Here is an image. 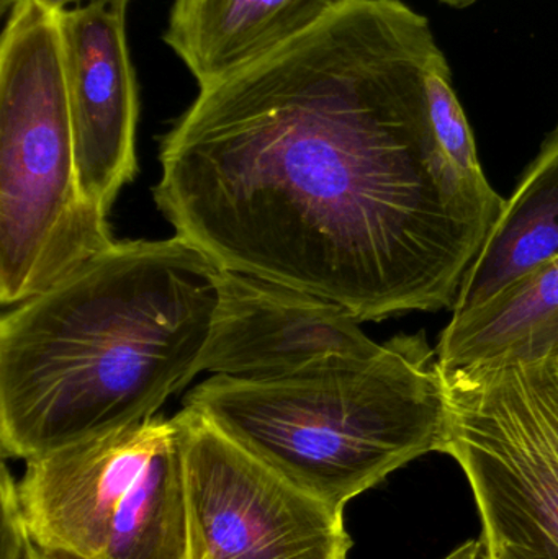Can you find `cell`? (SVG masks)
Returning a JSON list of instances; mask_svg holds the SVG:
<instances>
[{"mask_svg": "<svg viewBox=\"0 0 558 559\" xmlns=\"http://www.w3.org/2000/svg\"><path fill=\"white\" fill-rule=\"evenodd\" d=\"M442 377L441 453L471 483L488 559H558V358Z\"/></svg>", "mask_w": 558, "mask_h": 559, "instance_id": "cell-6", "label": "cell"}, {"mask_svg": "<svg viewBox=\"0 0 558 559\" xmlns=\"http://www.w3.org/2000/svg\"><path fill=\"white\" fill-rule=\"evenodd\" d=\"M182 437L187 559H347L344 511L256 459L197 411Z\"/></svg>", "mask_w": 558, "mask_h": 559, "instance_id": "cell-7", "label": "cell"}, {"mask_svg": "<svg viewBox=\"0 0 558 559\" xmlns=\"http://www.w3.org/2000/svg\"><path fill=\"white\" fill-rule=\"evenodd\" d=\"M222 269L180 236L115 242L0 321V449L28 460L156 416L202 373Z\"/></svg>", "mask_w": 558, "mask_h": 559, "instance_id": "cell-2", "label": "cell"}, {"mask_svg": "<svg viewBox=\"0 0 558 559\" xmlns=\"http://www.w3.org/2000/svg\"><path fill=\"white\" fill-rule=\"evenodd\" d=\"M340 305L222 269L218 302L202 371L236 380H275L341 357H369L382 348Z\"/></svg>", "mask_w": 558, "mask_h": 559, "instance_id": "cell-8", "label": "cell"}, {"mask_svg": "<svg viewBox=\"0 0 558 559\" xmlns=\"http://www.w3.org/2000/svg\"><path fill=\"white\" fill-rule=\"evenodd\" d=\"M444 58L400 0H353L209 87L161 141L154 200L219 269L359 322L452 309L504 200L442 153L426 78Z\"/></svg>", "mask_w": 558, "mask_h": 559, "instance_id": "cell-1", "label": "cell"}, {"mask_svg": "<svg viewBox=\"0 0 558 559\" xmlns=\"http://www.w3.org/2000/svg\"><path fill=\"white\" fill-rule=\"evenodd\" d=\"M436 354L442 374L558 358V258L452 316Z\"/></svg>", "mask_w": 558, "mask_h": 559, "instance_id": "cell-11", "label": "cell"}, {"mask_svg": "<svg viewBox=\"0 0 558 559\" xmlns=\"http://www.w3.org/2000/svg\"><path fill=\"white\" fill-rule=\"evenodd\" d=\"M426 87H428L432 130L442 153L446 154L452 167L468 182L480 187L490 186L478 160L471 124L452 88L451 69L446 58L439 59L435 68L429 71Z\"/></svg>", "mask_w": 558, "mask_h": 559, "instance_id": "cell-13", "label": "cell"}, {"mask_svg": "<svg viewBox=\"0 0 558 559\" xmlns=\"http://www.w3.org/2000/svg\"><path fill=\"white\" fill-rule=\"evenodd\" d=\"M33 544L52 559H187L182 437L151 417L26 462Z\"/></svg>", "mask_w": 558, "mask_h": 559, "instance_id": "cell-5", "label": "cell"}, {"mask_svg": "<svg viewBox=\"0 0 558 559\" xmlns=\"http://www.w3.org/2000/svg\"><path fill=\"white\" fill-rule=\"evenodd\" d=\"M442 559H488L487 547L484 540L465 542Z\"/></svg>", "mask_w": 558, "mask_h": 559, "instance_id": "cell-15", "label": "cell"}, {"mask_svg": "<svg viewBox=\"0 0 558 559\" xmlns=\"http://www.w3.org/2000/svg\"><path fill=\"white\" fill-rule=\"evenodd\" d=\"M183 407L344 511L396 469L441 452L446 383L438 354L418 332L395 335L369 357L336 358L292 377L213 374Z\"/></svg>", "mask_w": 558, "mask_h": 559, "instance_id": "cell-3", "label": "cell"}, {"mask_svg": "<svg viewBox=\"0 0 558 559\" xmlns=\"http://www.w3.org/2000/svg\"><path fill=\"white\" fill-rule=\"evenodd\" d=\"M0 41V302L16 306L115 245L75 166L59 12L5 13Z\"/></svg>", "mask_w": 558, "mask_h": 559, "instance_id": "cell-4", "label": "cell"}, {"mask_svg": "<svg viewBox=\"0 0 558 559\" xmlns=\"http://www.w3.org/2000/svg\"><path fill=\"white\" fill-rule=\"evenodd\" d=\"M23 2L39 3V5L52 10V12L61 13L66 12V10L74 9V7L85 5V3H105V5L127 9L130 0H0V10H2L3 15H5L12 7H15L16 3Z\"/></svg>", "mask_w": 558, "mask_h": 559, "instance_id": "cell-14", "label": "cell"}, {"mask_svg": "<svg viewBox=\"0 0 558 559\" xmlns=\"http://www.w3.org/2000/svg\"><path fill=\"white\" fill-rule=\"evenodd\" d=\"M22 559H52L49 558L48 555L43 554L41 550H38V547H36L35 544L32 545V548H29L28 551H26L25 557Z\"/></svg>", "mask_w": 558, "mask_h": 559, "instance_id": "cell-16", "label": "cell"}, {"mask_svg": "<svg viewBox=\"0 0 558 559\" xmlns=\"http://www.w3.org/2000/svg\"><path fill=\"white\" fill-rule=\"evenodd\" d=\"M353 0H174L164 41L200 88L284 48Z\"/></svg>", "mask_w": 558, "mask_h": 559, "instance_id": "cell-10", "label": "cell"}, {"mask_svg": "<svg viewBox=\"0 0 558 559\" xmlns=\"http://www.w3.org/2000/svg\"><path fill=\"white\" fill-rule=\"evenodd\" d=\"M439 2L448 3V5L455 7V9H464V7L472 5L478 0H439Z\"/></svg>", "mask_w": 558, "mask_h": 559, "instance_id": "cell-17", "label": "cell"}, {"mask_svg": "<svg viewBox=\"0 0 558 559\" xmlns=\"http://www.w3.org/2000/svg\"><path fill=\"white\" fill-rule=\"evenodd\" d=\"M558 258V124L539 156L504 200L468 269L452 316L464 314L501 289Z\"/></svg>", "mask_w": 558, "mask_h": 559, "instance_id": "cell-12", "label": "cell"}, {"mask_svg": "<svg viewBox=\"0 0 558 559\" xmlns=\"http://www.w3.org/2000/svg\"><path fill=\"white\" fill-rule=\"evenodd\" d=\"M124 13L105 3L59 13L79 182L107 213L136 174L140 102Z\"/></svg>", "mask_w": 558, "mask_h": 559, "instance_id": "cell-9", "label": "cell"}]
</instances>
